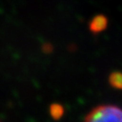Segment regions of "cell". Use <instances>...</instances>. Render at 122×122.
Masks as SVG:
<instances>
[{
    "instance_id": "cell-3",
    "label": "cell",
    "mask_w": 122,
    "mask_h": 122,
    "mask_svg": "<svg viewBox=\"0 0 122 122\" xmlns=\"http://www.w3.org/2000/svg\"><path fill=\"white\" fill-rule=\"evenodd\" d=\"M109 82L111 87L117 90H122V72L113 71L109 74Z\"/></svg>"
},
{
    "instance_id": "cell-4",
    "label": "cell",
    "mask_w": 122,
    "mask_h": 122,
    "mask_svg": "<svg viewBox=\"0 0 122 122\" xmlns=\"http://www.w3.org/2000/svg\"><path fill=\"white\" fill-rule=\"evenodd\" d=\"M50 115L53 119L59 120L64 115V108L59 103H53L50 106Z\"/></svg>"
},
{
    "instance_id": "cell-1",
    "label": "cell",
    "mask_w": 122,
    "mask_h": 122,
    "mask_svg": "<svg viewBox=\"0 0 122 122\" xmlns=\"http://www.w3.org/2000/svg\"><path fill=\"white\" fill-rule=\"evenodd\" d=\"M84 122H122V109L115 105H100L91 110Z\"/></svg>"
},
{
    "instance_id": "cell-2",
    "label": "cell",
    "mask_w": 122,
    "mask_h": 122,
    "mask_svg": "<svg viewBox=\"0 0 122 122\" xmlns=\"http://www.w3.org/2000/svg\"><path fill=\"white\" fill-rule=\"evenodd\" d=\"M90 30L93 34H98L104 31L108 26V18L103 15H95L90 22Z\"/></svg>"
}]
</instances>
